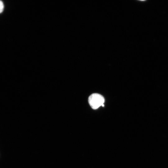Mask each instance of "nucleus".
Instances as JSON below:
<instances>
[{
  "label": "nucleus",
  "instance_id": "2",
  "mask_svg": "<svg viewBox=\"0 0 168 168\" xmlns=\"http://www.w3.org/2000/svg\"><path fill=\"white\" fill-rule=\"evenodd\" d=\"M4 5L2 1L0 0V13H2L3 10Z\"/></svg>",
  "mask_w": 168,
  "mask_h": 168
},
{
  "label": "nucleus",
  "instance_id": "1",
  "mask_svg": "<svg viewBox=\"0 0 168 168\" xmlns=\"http://www.w3.org/2000/svg\"><path fill=\"white\" fill-rule=\"evenodd\" d=\"M89 103L93 109H98L104 104L105 99L101 95L98 93H93L88 98Z\"/></svg>",
  "mask_w": 168,
  "mask_h": 168
},
{
  "label": "nucleus",
  "instance_id": "3",
  "mask_svg": "<svg viewBox=\"0 0 168 168\" xmlns=\"http://www.w3.org/2000/svg\"><path fill=\"white\" fill-rule=\"evenodd\" d=\"M101 106H103H103L104 107V104H103V105H102Z\"/></svg>",
  "mask_w": 168,
  "mask_h": 168
}]
</instances>
